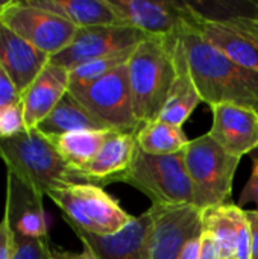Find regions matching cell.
<instances>
[{"label": "cell", "instance_id": "cell-1", "mask_svg": "<svg viewBox=\"0 0 258 259\" xmlns=\"http://www.w3.org/2000/svg\"><path fill=\"white\" fill-rule=\"evenodd\" d=\"M182 50L204 103H234L258 112V73L233 61L207 42L189 23L181 33Z\"/></svg>", "mask_w": 258, "mask_h": 259}, {"label": "cell", "instance_id": "cell-2", "mask_svg": "<svg viewBox=\"0 0 258 259\" xmlns=\"http://www.w3.org/2000/svg\"><path fill=\"white\" fill-rule=\"evenodd\" d=\"M181 35L146 38L128 61V79L134 112L140 124L158 120L175 83L181 59Z\"/></svg>", "mask_w": 258, "mask_h": 259}, {"label": "cell", "instance_id": "cell-3", "mask_svg": "<svg viewBox=\"0 0 258 259\" xmlns=\"http://www.w3.org/2000/svg\"><path fill=\"white\" fill-rule=\"evenodd\" d=\"M0 159L8 173L44 196L50 190L79 182L75 170L38 129L0 140Z\"/></svg>", "mask_w": 258, "mask_h": 259}, {"label": "cell", "instance_id": "cell-4", "mask_svg": "<svg viewBox=\"0 0 258 259\" xmlns=\"http://www.w3.org/2000/svg\"><path fill=\"white\" fill-rule=\"evenodd\" d=\"M46 196L61 209L71 229L91 235H114L134 219L111 194L96 184L75 182L50 190Z\"/></svg>", "mask_w": 258, "mask_h": 259}, {"label": "cell", "instance_id": "cell-5", "mask_svg": "<svg viewBox=\"0 0 258 259\" xmlns=\"http://www.w3.org/2000/svg\"><path fill=\"white\" fill-rule=\"evenodd\" d=\"M182 155L195 191V206L205 211L227 205L240 158L228 153L208 132L192 140Z\"/></svg>", "mask_w": 258, "mask_h": 259}, {"label": "cell", "instance_id": "cell-6", "mask_svg": "<svg viewBox=\"0 0 258 259\" xmlns=\"http://www.w3.org/2000/svg\"><path fill=\"white\" fill-rule=\"evenodd\" d=\"M143 193L152 206H195V191L184 155H149L138 149L131 168L117 181Z\"/></svg>", "mask_w": 258, "mask_h": 259}, {"label": "cell", "instance_id": "cell-7", "mask_svg": "<svg viewBox=\"0 0 258 259\" xmlns=\"http://www.w3.org/2000/svg\"><path fill=\"white\" fill-rule=\"evenodd\" d=\"M126 64L88 85L68 87V93L113 131L137 134L141 124L134 112Z\"/></svg>", "mask_w": 258, "mask_h": 259}, {"label": "cell", "instance_id": "cell-8", "mask_svg": "<svg viewBox=\"0 0 258 259\" xmlns=\"http://www.w3.org/2000/svg\"><path fill=\"white\" fill-rule=\"evenodd\" d=\"M0 23L50 58L67 49L78 30L62 17L35 8L26 0H12L2 11Z\"/></svg>", "mask_w": 258, "mask_h": 259}, {"label": "cell", "instance_id": "cell-9", "mask_svg": "<svg viewBox=\"0 0 258 259\" xmlns=\"http://www.w3.org/2000/svg\"><path fill=\"white\" fill-rule=\"evenodd\" d=\"M119 21L149 38L179 36L192 20L186 0H108Z\"/></svg>", "mask_w": 258, "mask_h": 259}, {"label": "cell", "instance_id": "cell-10", "mask_svg": "<svg viewBox=\"0 0 258 259\" xmlns=\"http://www.w3.org/2000/svg\"><path fill=\"white\" fill-rule=\"evenodd\" d=\"M148 258L181 259L186 243L202 232V211L193 205L151 206Z\"/></svg>", "mask_w": 258, "mask_h": 259}, {"label": "cell", "instance_id": "cell-11", "mask_svg": "<svg viewBox=\"0 0 258 259\" xmlns=\"http://www.w3.org/2000/svg\"><path fill=\"white\" fill-rule=\"evenodd\" d=\"M148 36L125 24H105L79 27L70 46L50 58V62L68 71L79 64L105 58L123 50L135 49Z\"/></svg>", "mask_w": 258, "mask_h": 259}, {"label": "cell", "instance_id": "cell-12", "mask_svg": "<svg viewBox=\"0 0 258 259\" xmlns=\"http://www.w3.org/2000/svg\"><path fill=\"white\" fill-rule=\"evenodd\" d=\"M189 24L233 61L258 73V18L207 21L192 14Z\"/></svg>", "mask_w": 258, "mask_h": 259}, {"label": "cell", "instance_id": "cell-13", "mask_svg": "<svg viewBox=\"0 0 258 259\" xmlns=\"http://www.w3.org/2000/svg\"><path fill=\"white\" fill-rule=\"evenodd\" d=\"M213 124L210 137L236 158L258 149V112L252 108L219 103L211 106Z\"/></svg>", "mask_w": 258, "mask_h": 259}, {"label": "cell", "instance_id": "cell-14", "mask_svg": "<svg viewBox=\"0 0 258 259\" xmlns=\"http://www.w3.org/2000/svg\"><path fill=\"white\" fill-rule=\"evenodd\" d=\"M43 199L44 194L6 171L5 215L14 234L27 238H47Z\"/></svg>", "mask_w": 258, "mask_h": 259}, {"label": "cell", "instance_id": "cell-15", "mask_svg": "<svg viewBox=\"0 0 258 259\" xmlns=\"http://www.w3.org/2000/svg\"><path fill=\"white\" fill-rule=\"evenodd\" d=\"M138 144L135 134L113 131L99 153L85 167L76 171L79 182L96 184L99 187L117 182L132 165Z\"/></svg>", "mask_w": 258, "mask_h": 259}, {"label": "cell", "instance_id": "cell-16", "mask_svg": "<svg viewBox=\"0 0 258 259\" xmlns=\"http://www.w3.org/2000/svg\"><path fill=\"white\" fill-rule=\"evenodd\" d=\"M151 226L149 212L134 217L131 223L120 232L108 237L91 235L79 229H73L82 246L94 252L99 259H149L148 258V234Z\"/></svg>", "mask_w": 258, "mask_h": 259}, {"label": "cell", "instance_id": "cell-17", "mask_svg": "<svg viewBox=\"0 0 258 259\" xmlns=\"http://www.w3.org/2000/svg\"><path fill=\"white\" fill-rule=\"evenodd\" d=\"M50 56L0 23V65L21 96L49 64Z\"/></svg>", "mask_w": 258, "mask_h": 259}, {"label": "cell", "instance_id": "cell-18", "mask_svg": "<svg viewBox=\"0 0 258 259\" xmlns=\"http://www.w3.org/2000/svg\"><path fill=\"white\" fill-rule=\"evenodd\" d=\"M70 71L49 61L36 79L21 94L27 129H35L68 93Z\"/></svg>", "mask_w": 258, "mask_h": 259}, {"label": "cell", "instance_id": "cell-19", "mask_svg": "<svg viewBox=\"0 0 258 259\" xmlns=\"http://www.w3.org/2000/svg\"><path fill=\"white\" fill-rule=\"evenodd\" d=\"M29 5L50 11L79 27L122 24L108 0H26Z\"/></svg>", "mask_w": 258, "mask_h": 259}, {"label": "cell", "instance_id": "cell-20", "mask_svg": "<svg viewBox=\"0 0 258 259\" xmlns=\"http://www.w3.org/2000/svg\"><path fill=\"white\" fill-rule=\"evenodd\" d=\"M46 137L62 135L76 131H113L70 93H67L53 111L35 127Z\"/></svg>", "mask_w": 258, "mask_h": 259}, {"label": "cell", "instance_id": "cell-21", "mask_svg": "<svg viewBox=\"0 0 258 259\" xmlns=\"http://www.w3.org/2000/svg\"><path fill=\"white\" fill-rule=\"evenodd\" d=\"M182 46V42H181ZM202 102L201 94L193 82L190 70L186 62L184 50L181 52L179 70L175 79V83L170 90V94L166 100V105L158 117L160 121L169 123L172 126L182 127L189 117L193 114L196 106Z\"/></svg>", "mask_w": 258, "mask_h": 259}, {"label": "cell", "instance_id": "cell-22", "mask_svg": "<svg viewBox=\"0 0 258 259\" xmlns=\"http://www.w3.org/2000/svg\"><path fill=\"white\" fill-rule=\"evenodd\" d=\"M111 132L113 131H76L47 138L53 144L59 156L76 173L93 161Z\"/></svg>", "mask_w": 258, "mask_h": 259}, {"label": "cell", "instance_id": "cell-23", "mask_svg": "<svg viewBox=\"0 0 258 259\" xmlns=\"http://www.w3.org/2000/svg\"><path fill=\"white\" fill-rule=\"evenodd\" d=\"M138 149L149 155H175L181 153L190 140L182 127L155 120L143 124L135 134Z\"/></svg>", "mask_w": 258, "mask_h": 259}, {"label": "cell", "instance_id": "cell-24", "mask_svg": "<svg viewBox=\"0 0 258 259\" xmlns=\"http://www.w3.org/2000/svg\"><path fill=\"white\" fill-rule=\"evenodd\" d=\"M231 205L227 203L202 211V231L214 240L222 259H236L237 253V226Z\"/></svg>", "mask_w": 258, "mask_h": 259}, {"label": "cell", "instance_id": "cell-25", "mask_svg": "<svg viewBox=\"0 0 258 259\" xmlns=\"http://www.w3.org/2000/svg\"><path fill=\"white\" fill-rule=\"evenodd\" d=\"M190 12L207 21L258 18V0H186Z\"/></svg>", "mask_w": 258, "mask_h": 259}, {"label": "cell", "instance_id": "cell-26", "mask_svg": "<svg viewBox=\"0 0 258 259\" xmlns=\"http://www.w3.org/2000/svg\"><path fill=\"white\" fill-rule=\"evenodd\" d=\"M132 50H123L105 58H97L84 64L76 65L75 68L70 70V87H82V85H88L100 77H103L105 74H108L109 71L116 70L120 65H125L132 52Z\"/></svg>", "mask_w": 258, "mask_h": 259}, {"label": "cell", "instance_id": "cell-27", "mask_svg": "<svg viewBox=\"0 0 258 259\" xmlns=\"http://www.w3.org/2000/svg\"><path fill=\"white\" fill-rule=\"evenodd\" d=\"M12 259H52V246L49 244V237L27 238L14 234Z\"/></svg>", "mask_w": 258, "mask_h": 259}, {"label": "cell", "instance_id": "cell-28", "mask_svg": "<svg viewBox=\"0 0 258 259\" xmlns=\"http://www.w3.org/2000/svg\"><path fill=\"white\" fill-rule=\"evenodd\" d=\"M26 131L27 126L24 120V108L21 100L0 109V140L20 135Z\"/></svg>", "mask_w": 258, "mask_h": 259}, {"label": "cell", "instance_id": "cell-29", "mask_svg": "<svg viewBox=\"0 0 258 259\" xmlns=\"http://www.w3.org/2000/svg\"><path fill=\"white\" fill-rule=\"evenodd\" d=\"M252 161V171L248 184L242 190V194L239 197V206H245L249 203H255L258 206V149L251 153Z\"/></svg>", "mask_w": 258, "mask_h": 259}, {"label": "cell", "instance_id": "cell-30", "mask_svg": "<svg viewBox=\"0 0 258 259\" xmlns=\"http://www.w3.org/2000/svg\"><path fill=\"white\" fill-rule=\"evenodd\" d=\"M20 100H21V96L18 94L14 82L0 65V109L11 106Z\"/></svg>", "mask_w": 258, "mask_h": 259}, {"label": "cell", "instance_id": "cell-31", "mask_svg": "<svg viewBox=\"0 0 258 259\" xmlns=\"http://www.w3.org/2000/svg\"><path fill=\"white\" fill-rule=\"evenodd\" d=\"M14 253V234L9 226L8 217L3 214L0 222V259H12Z\"/></svg>", "mask_w": 258, "mask_h": 259}, {"label": "cell", "instance_id": "cell-32", "mask_svg": "<svg viewBox=\"0 0 258 259\" xmlns=\"http://www.w3.org/2000/svg\"><path fill=\"white\" fill-rule=\"evenodd\" d=\"M251 229V259H258V209L245 211Z\"/></svg>", "mask_w": 258, "mask_h": 259}, {"label": "cell", "instance_id": "cell-33", "mask_svg": "<svg viewBox=\"0 0 258 259\" xmlns=\"http://www.w3.org/2000/svg\"><path fill=\"white\" fill-rule=\"evenodd\" d=\"M52 259H99L93 250L82 246V252H68L59 247H52Z\"/></svg>", "mask_w": 258, "mask_h": 259}, {"label": "cell", "instance_id": "cell-34", "mask_svg": "<svg viewBox=\"0 0 258 259\" xmlns=\"http://www.w3.org/2000/svg\"><path fill=\"white\" fill-rule=\"evenodd\" d=\"M201 246H202V232L196 234L186 243L181 253V259H199Z\"/></svg>", "mask_w": 258, "mask_h": 259}, {"label": "cell", "instance_id": "cell-35", "mask_svg": "<svg viewBox=\"0 0 258 259\" xmlns=\"http://www.w3.org/2000/svg\"><path fill=\"white\" fill-rule=\"evenodd\" d=\"M199 259H222L214 240L202 231V246H201V255Z\"/></svg>", "mask_w": 258, "mask_h": 259}, {"label": "cell", "instance_id": "cell-36", "mask_svg": "<svg viewBox=\"0 0 258 259\" xmlns=\"http://www.w3.org/2000/svg\"><path fill=\"white\" fill-rule=\"evenodd\" d=\"M11 2H12V0H0V14H2V11H3Z\"/></svg>", "mask_w": 258, "mask_h": 259}]
</instances>
